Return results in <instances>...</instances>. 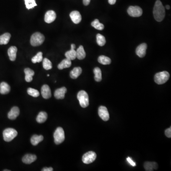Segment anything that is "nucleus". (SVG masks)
Returning a JSON list of instances; mask_svg holds the SVG:
<instances>
[{"label": "nucleus", "mask_w": 171, "mask_h": 171, "mask_svg": "<svg viewBox=\"0 0 171 171\" xmlns=\"http://www.w3.org/2000/svg\"><path fill=\"white\" fill-rule=\"evenodd\" d=\"M153 14L154 18L158 22L162 21L165 18L166 15L165 7L159 0L156 1L155 3V6L153 7Z\"/></svg>", "instance_id": "nucleus-1"}, {"label": "nucleus", "mask_w": 171, "mask_h": 171, "mask_svg": "<svg viewBox=\"0 0 171 171\" xmlns=\"http://www.w3.org/2000/svg\"><path fill=\"white\" fill-rule=\"evenodd\" d=\"M45 37L43 34L40 32H35L31 36L30 42L32 46H38L43 43Z\"/></svg>", "instance_id": "nucleus-2"}, {"label": "nucleus", "mask_w": 171, "mask_h": 171, "mask_svg": "<svg viewBox=\"0 0 171 171\" xmlns=\"http://www.w3.org/2000/svg\"><path fill=\"white\" fill-rule=\"evenodd\" d=\"M170 77V74L168 72H160L156 73L155 76V81L158 85H162L166 83Z\"/></svg>", "instance_id": "nucleus-3"}, {"label": "nucleus", "mask_w": 171, "mask_h": 171, "mask_svg": "<svg viewBox=\"0 0 171 171\" xmlns=\"http://www.w3.org/2000/svg\"><path fill=\"white\" fill-rule=\"evenodd\" d=\"M80 105L83 108H86L89 105V98L87 93L84 90L80 91L77 95Z\"/></svg>", "instance_id": "nucleus-4"}, {"label": "nucleus", "mask_w": 171, "mask_h": 171, "mask_svg": "<svg viewBox=\"0 0 171 171\" xmlns=\"http://www.w3.org/2000/svg\"><path fill=\"white\" fill-rule=\"evenodd\" d=\"M18 135L17 131L13 128H8L3 132V139L6 142H11Z\"/></svg>", "instance_id": "nucleus-5"}, {"label": "nucleus", "mask_w": 171, "mask_h": 171, "mask_svg": "<svg viewBox=\"0 0 171 171\" xmlns=\"http://www.w3.org/2000/svg\"><path fill=\"white\" fill-rule=\"evenodd\" d=\"M54 142L56 145L62 143L65 140V133L62 127H59L57 128L53 135Z\"/></svg>", "instance_id": "nucleus-6"}, {"label": "nucleus", "mask_w": 171, "mask_h": 171, "mask_svg": "<svg viewBox=\"0 0 171 171\" xmlns=\"http://www.w3.org/2000/svg\"><path fill=\"white\" fill-rule=\"evenodd\" d=\"M128 15L133 17H138L142 15L143 10L140 7L131 6L127 9Z\"/></svg>", "instance_id": "nucleus-7"}, {"label": "nucleus", "mask_w": 171, "mask_h": 171, "mask_svg": "<svg viewBox=\"0 0 171 171\" xmlns=\"http://www.w3.org/2000/svg\"><path fill=\"white\" fill-rule=\"evenodd\" d=\"M96 158V153L94 152H88L83 155L82 157V161L85 164H90L93 163Z\"/></svg>", "instance_id": "nucleus-8"}, {"label": "nucleus", "mask_w": 171, "mask_h": 171, "mask_svg": "<svg viewBox=\"0 0 171 171\" xmlns=\"http://www.w3.org/2000/svg\"><path fill=\"white\" fill-rule=\"evenodd\" d=\"M98 115L103 120L107 121L109 119V114L107 109L105 106H100L98 108Z\"/></svg>", "instance_id": "nucleus-9"}, {"label": "nucleus", "mask_w": 171, "mask_h": 171, "mask_svg": "<svg viewBox=\"0 0 171 171\" xmlns=\"http://www.w3.org/2000/svg\"><path fill=\"white\" fill-rule=\"evenodd\" d=\"M147 46L146 43H143L140 44L136 49V54L140 58H143L145 56L146 54Z\"/></svg>", "instance_id": "nucleus-10"}, {"label": "nucleus", "mask_w": 171, "mask_h": 171, "mask_svg": "<svg viewBox=\"0 0 171 171\" xmlns=\"http://www.w3.org/2000/svg\"><path fill=\"white\" fill-rule=\"evenodd\" d=\"M56 18V14L53 11H49L46 13L44 17V20L46 23H51L55 20Z\"/></svg>", "instance_id": "nucleus-11"}, {"label": "nucleus", "mask_w": 171, "mask_h": 171, "mask_svg": "<svg viewBox=\"0 0 171 171\" xmlns=\"http://www.w3.org/2000/svg\"><path fill=\"white\" fill-rule=\"evenodd\" d=\"M41 93L45 99H49L51 97V89L49 86L47 85H44L42 86L41 89Z\"/></svg>", "instance_id": "nucleus-12"}, {"label": "nucleus", "mask_w": 171, "mask_h": 171, "mask_svg": "<svg viewBox=\"0 0 171 171\" xmlns=\"http://www.w3.org/2000/svg\"><path fill=\"white\" fill-rule=\"evenodd\" d=\"M70 16L72 21H73L75 24H78L81 21V15L79 12L77 11L72 12L70 13Z\"/></svg>", "instance_id": "nucleus-13"}, {"label": "nucleus", "mask_w": 171, "mask_h": 171, "mask_svg": "<svg viewBox=\"0 0 171 171\" xmlns=\"http://www.w3.org/2000/svg\"><path fill=\"white\" fill-rule=\"evenodd\" d=\"M67 92V88L65 87H61L56 90L54 92V96L58 100H62L65 97Z\"/></svg>", "instance_id": "nucleus-14"}, {"label": "nucleus", "mask_w": 171, "mask_h": 171, "mask_svg": "<svg viewBox=\"0 0 171 171\" xmlns=\"http://www.w3.org/2000/svg\"><path fill=\"white\" fill-rule=\"evenodd\" d=\"M20 114V109L17 107H14L12 108L8 114V117L11 120H15Z\"/></svg>", "instance_id": "nucleus-15"}, {"label": "nucleus", "mask_w": 171, "mask_h": 171, "mask_svg": "<svg viewBox=\"0 0 171 171\" xmlns=\"http://www.w3.org/2000/svg\"><path fill=\"white\" fill-rule=\"evenodd\" d=\"M36 159L37 156L35 155L27 154L23 157L22 160L24 163L29 165L35 161Z\"/></svg>", "instance_id": "nucleus-16"}, {"label": "nucleus", "mask_w": 171, "mask_h": 171, "mask_svg": "<svg viewBox=\"0 0 171 171\" xmlns=\"http://www.w3.org/2000/svg\"><path fill=\"white\" fill-rule=\"evenodd\" d=\"M17 52V48L15 46H11L8 49V54L10 60L11 61H15L16 60Z\"/></svg>", "instance_id": "nucleus-17"}, {"label": "nucleus", "mask_w": 171, "mask_h": 171, "mask_svg": "<svg viewBox=\"0 0 171 171\" xmlns=\"http://www.w3.org/2000/svg\"><path fill=\"white\" fill-rule=\"evenodd\" d=\"M144 168L146 171H152L153 170H156L158 168V165L156 162H146L144 163Z\"/></svg>", "instance_id": "nucleus-18"}, {"label": "nucleus", "mask_w": 171, "mask_h": 171, "mask_svg": "<svg viewBox=\"0 0 171 171\" xmlns=\"http://www.w3.org/2000/svg\"><path fill=\"white\" fill-rule=\"evenodd\" d=\"M25 80L27 82H30L33 80V76L34 75V72L33 70H31L29 68H25Z\"/></svg>", "instance_id": "nucleus-19"}, {"label": "nucleus", "mask_w": 171, "mask_h": 171, "mask_svg": "<svg viewBox=\"0 0 171 171\" xmlns=\"http://www.w3.org/2000/svg\"><path fill=\"white\" fill-rule=\"evenodd\" d=\"M82 68L81 67H75L70 72V77L73 79H76L81 74Z\"/></svg>", "instance_id": "nucleus-20"}, {"label": "nucleus", "mask_w": 171, "mask_h": 171, "mask_svg": "<svg viewBox=\"0 0 171 171\" xmlns=\"http://www.w3.org/2000/svg\"><path fill=\"white\" fill-rule=\"evenodd\" d=\"M11 87L7 83L2 82L0 84V93L2 94H7L10 92Z\"/></svg>", "instance_id": "nucleus-21"}, {"label": "nucleus", "mask_w": 171, "mask_h": 171, "mask_svg": "<svg viewBox=\"0 0 171 171\" xmlns=\"http://www.w3.org/2000/svg\"><path fill=\"white\" fill-rule=\"evenodd\" d=\"M86 52L83 46H80L76 51V58L78 60H82L86 57Z\"/></svg>", "instance_id": "nucleus-22"}, {"label": "nucleus", "mask_w": 171, "mask_h": 171, "mask_svg": "<svg viewBox=\"0 0 171 171\" xmlns=\"http://www.w3.org/2000/svg\"><path fill=\"white\" fill-rule=\"evenodd\" d=\"M71 65V60H68L67 59H65L63 60V61L60 63L58 66V68L59 70H63L64 68H68L70 67Z\"/></svg>", "instance_id": "nucleus-23"}, {"label": "nucleus", "mask_w": 171, "mask_h": 171, "mask_svg": "<svg viewBox=\"0 0 171 171\" xmlns=\"http://www.w3.org/2000/svg\"><path fill=\"white\" fill-rule=\"evenodd\" d=\"M11 37V35L9 33H5L0 36V45L8 44Z\"/></svg>", "instance_id": "nucleus-24"}, {"label": "nucleus", "mask_w": 171, "mask_h": 171, "mask_svg": "<svg viewBox=\"0 0 171 171\" xmlns=\"http://www.w3.org/2000/svg\"><path fill=\"white\" fill-rule=\"evenodd\" d=\"M43 138L44 137L42 135H33L31 139V142L33 146H37L38 144H39L40 142L43 141Z\"/></svg>", "instance_id": "nucleus-25"}, {"label": "nucleus", "mask_w": 171, "mask_h": 171, "mask_svg": "<svg viewBox=\"0 0 171 171\" xmlns=\"http://www.w3.org/2000/svg\"><path fill=\"white\" fill-rule=\"evenodd\" d=\"M48 115L45 112H41L37 117L36 120L39 123H43L46 121Z\"/></svg>", "instance_id": "nucleus-26"}, {"label": "nucleus", "mask_w": 171, "mask_h": 171, "mask_svg": "<svg viewBox=\"0 0 171 171\" xmlns=\"http://www.w3.org/2000/svg\"><path fill=\"white\" fill-rule=\"evenodd\" d=\"M67 59L72 61L76 59V51L75 49H71L70 51H67L65 54Z\"/></svg>", "instance_id": "nucleus-27"}, {"label": "nucleus", "mask_w": 171, "mask_h": 171, "mask_svg": "<svg viewBox=\"0 0 171 171\" xmlns=\"http://www.w3.org/2000/svg\"><path fill=\"white\" fill-rule=\"evenodd\" d=\"M98 61L103 65H109L111 62V59L109 58L104 55L100 56L98 57Z\"/></svg>", "instance_id": "nucleus-28"}, {"label": "nucleus", "mask_w": 171, "mask_h": 171, "mask_svg": "<svg viewBox=\"0 0 171 171\" xmlns=\"http://www.w3.org/2000/svg\"><path fill=\"white\" fill-rule=\"evenodd\" d=\"M94 73L95 81L97 82L101 81L102 80V72L100 69L98 67H95L94 69Z\"/></svg>", "instance_id": "nucleus-29"}, {"label": "nucleus", "mask_w": 171, "mask_h": 171, "mask_svg": "<svg viewBox=\"0 0 171 171\" xmlns=\"http://www.w3.org/2000/svg\"><path fill=\"white\" fill-rule=\"evenodd\" d=\"M91 25L95 29L100 30V31H101L104 29V25H103L102 23H100L98 19H96L94 20V21H92L91 23Z\"/></svg>", "instance_id": "nucleus-30"}, {"label": "nucleus", "mask_w": 171, "mask_h": 171, "mask_svg": "<svg viewBox=\"0 0 171 171\" xmlns=\"http://www.w3.org/2000/svg\"><path fill=\"white\" fill-rule=\"evenodd\" d=\"M97 42L100 46H103L106 44V41L105 37L100 34H97L96 36Z\"/></svg>", "instance_id": "nucleus-31"}, {"label": "nucleus", "mask_w": 171, "mask_h": 171, "mask_svg": "<svg viewBox=\"0 0 171 171\" xmlns=\"http://www.w3.org/2000/svg\"><path fill=\"white\" fill-rule=\"evenodd\" d=\"M43 68L46 70H49L51 69L52 67V64L51 61L49 59L47 58H44L43 60Z\"/></svg>", "instance_id": "nucleus-32"}, {"label": "nucleus", "mask_w": 171, "mask_h": 171, "mask_svg": "<svg viewBox=\"0 0 171 171\" xmlns=\"http://www.w3.org/2000/svg\"><path fill=\"white\" fill-rule=\"evenodd\" d=\"M42 60H43L42 53L41 52H39L35 56L32 58L31 59V61L33 63H37V62L39 63L42 61Z\"/></svg>", "instance_id": "nucleus-33"}, {"label": "nucleus", "mask_w": 171, "mask_h": 171, "mask_svg": "<svg viewBox=\"0 0 171 171\" xmlns=\"http://www.w3.org/2000/svg\"><path fill=\"white\" fill-rule=\"evenodd\" d=\"M25 3L27 9L28 10L32 9L34 7L37 5L36 3L35 0H25Z\"/></svg>", "instance_id": "nucleus-34"}, {"label": "nucleus", "mask_w": 171, "mask_h": 171, "mask_svg": "<svg viewBox=\"0 0 171 171\" xmlns=\"http://www.w3.org/2000/svg\"><path fill=\"white\" fill-rule=\"evenodd\" d=\"M27 92L29 95L33 97H37L40 96L39 92L37 90L34 89V88H31V87L28 88Z\"/></svg>", "instance_id": "nucleus-35"}, {"label": "nucleus", "mask_w": 171, "mask_h": 171, "mask_svg": "<svg viewBox=\"0 0 171 171\" xmlns=\"http://www.w3.org/2000/svg\"><path fill=\"white\" fill-rule=\"evenodd\" d=\"M165 135L168 138H171V128H167L166 130L165 131Z\"/></svg>", "instance_id": "nucleus-36"}, {"label": "nucleus", "mask_w": 171, "mask_h": 171, "mask_svg": "<svg viewBox=\"0 0 171 171\" xmlns=\"http://www.w3.org/2000/svg\"><path fill=\"white\" fill-rule=\"evenodd\" d=\"M127 161L128 162V163H130L131 166H136V163L133 161L132 159L130 157H128L127 158Z\"/></svg>", "instance_id": "nucleus-37"}, {"label": "nucleus", "mask_w": 171, "mask_h": 171, "mask_svg": "<svg viewBox=\"0 0 171 171\" xmlns=\"http://www.w3.org/2000/svg\"><path fill=\"white\" fill-rule=\"evenodd\" d=\"M53 169L52 167H45L43 168L41 171H52Z\"/></svg>", "instance_id": "nucleus-38"}, {"label": "nucleus", "mask_w": 171, "mask_h": 171, "mask_svg": "<svg viewBox=\"0 0 171 171\" xmlns=\"http://www.w3.org/2000/svg\"><path fill=\"white\" fill-rule=\"evenodd\" d=\"M91 0H83V4L85 5V6L88 5L90 2Z\"/></svg>", "instance_id": "nucleus-39"}, {"label": "nucleus", "mask_w": 171, "mask_h": 171, "mask_svg": "<svg viewBox=\"0 0 171 171\" xmlns=\"http://www.w3.org/2000/svg\"><path fill=\"white\" fill-rule=\"evenodd\" d=\"M117 0H108V2L111 5H113L115 4Z\"/></svg>", "instance_id": "nucleus-40"}, {"label": "nucleus", "mask_w": 171, "mask_h": 171, "mask_svg": "<svg viewBox=\"0 0 171 171\" xmlns=\"http://www.w3.org/2000/svg\"><path fill=\"white\" fill-rule=\"evenodd\" d=\"M75 48H76V46H75V44H72L71 45V49H75Z\"/></svg>", "instance_id": "nucleus-41"}, {"label": "nucleus", "mask_w": 171, "mask_h": 171, "mask_svg": "<svg viewBox=\"0 0 171 171\" xmlns=\"http://www.w3.org/2000/svg\"><path fill=\"white\" fill-rule=\"evenodd\" d=\"M166 8L167 10H169L170 9V6L169 5L166 6Z\"/></svg>", "instance_id": "nucleus-42"}, {"label": "nucleus", "mask_w": 171, "mask_h": 171, "mask_svg": "<svg viewBox=\"0 0 171 171\" xmlns=\"http://www.w3.org/2000/svg\"><path fill=\"white\" fill-rule=\"evenodd\" d=\"M47 76H48V77H49V76H50V75H49V74H48V75H47Z\"/></svg>", "instance_id": "nucleus-43"}]
</instances>
